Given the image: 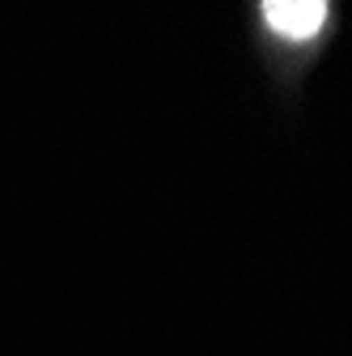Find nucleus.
<instances>
[{
  "instance_id": "1",
  "label": "nucleus",
  "mask_w": 352,
  "mask_h": 356,
  "mask_svg": "<svg viewBox=\"0 0 352 356\" xmlns=\"http://www.w3.org/2000/svg\"><path fill=\"white\" fill-rule=\"evenodd\" d=\"M263 22H268L272 34H280L289 42H310L327 22V5L323 0H268L263 5Z\"/></svg>"
}]
</instances>
